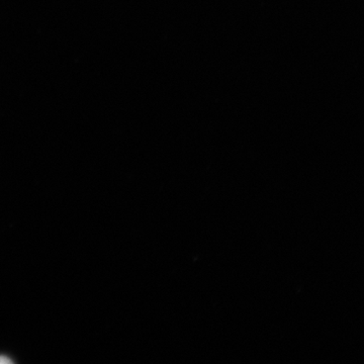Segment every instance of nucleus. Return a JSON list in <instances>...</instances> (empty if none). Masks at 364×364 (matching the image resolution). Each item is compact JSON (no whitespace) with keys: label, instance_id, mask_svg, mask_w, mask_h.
<instances>
[{"label":"nucleus","instance_id":"f257e3e1","mask_svg":"<svg viewBox=\"0 0 364 364\" xmlns=\"http://www.w3.org/2000/svg\"><path fill=\"white\" fill-rule=\"evenodd\" d=\"M11 363H13V361H11L9 358H6V356H0V364Z\"/></svg>","mask_w":364,"mask_h":364}]
</instances>
